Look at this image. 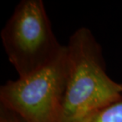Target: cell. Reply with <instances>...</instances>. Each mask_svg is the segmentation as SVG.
<instances>
[{"label":"cell","mask_w":122,"mask_h":122,"mask_svg":"<svg viewBox=\"0 0 122 122\" xmlns=\"http://www.w3.org/2000/svg\"><path fill=\"white\" fill-rule=\"evenodd\" d=\"M101 46L87 28H79L66 46V80L60 122L93 116L122 98V85L106 71Z\"/></svg>","instance_id":"cell-1"},{"label":"cell","mask_w":122,"mask_h":122,"mask_svg":"<svg viewBox=\"0 0 122 122\" xmlns=\"http://www.w3.org/2000/svg\"><path fill=\"white\" fill-rule=\"evenodd\" d=\"M8 60L19 78L30 76L56 62L64 52L52 31L42 0H22L1 32Z\"/></svg>","instance_id":"cell-2"},{"label":"cell","mask_w":122,"mask_h":122,"mask_svg":"<svg viewBox=\"0 0 122 122\" xmlns=\"http://www.w3.org/2000/svg\"><path fill=\"white\" fill-rule=\"evenodd\" d=\"M65 80L66 46L52 64L2 85L0 106L14 112L25 122H60Z\"/></svg>","instance_id":"cell-3"},{"label":"cell","mask_w":122,"mask_h":122,"mask_svg":"<svg viewBox=\"0 0 122 122\" xmlns=\"http://www.w3.org/2000/svg\"><path fill=\"white\" fill-rule=\"evenodd\" d=\"M90 122H122V98L97 110Z\"/></svg>","instance_id":"cell-4"},{"label":"cell","mask_w":122,"mask_h":122,"mask_svg":"<svg viewBox=\"0 0 122 122\" xmlns=\"http://www.w3.org/2000/svg\"><path fill=\"white\" fill-rule=\"evenodd\" d=\"M0 122H25L18 114L0 106Z\"/></svg>","instance_id":"cell-5"},{"label":"cell","mask_w":122,"mask_h":122,"mask_svg":"<svg viewBox=\"0 0 122 122\" xmlns=\"http://www.w3.org/2000/svg\"><path fill=\"white\" fill-rule=\"evenodd\" d=\"M91 117H92V116H91ZM91 117H87V118H85V119H81V120L74 121H71V122H90V121H91Z\"/></svg>","instance_id":"cell-6"}]
</instances>
